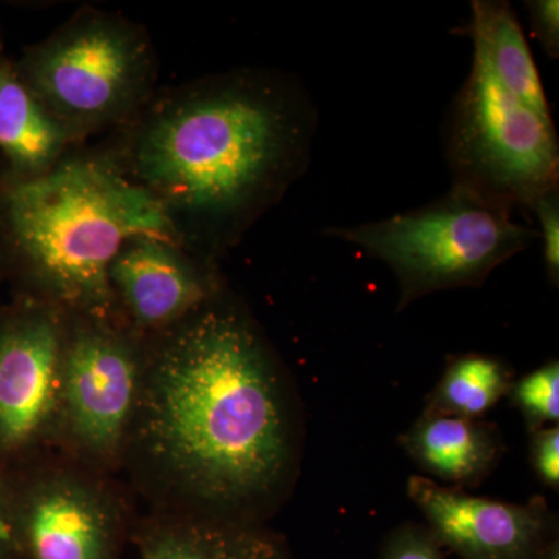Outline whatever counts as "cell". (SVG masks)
Returning a JSON list of instances; mask_svg holds the SVG:
<instances>
[{
    "label": "cell",
    "instance_id": "18",
    "mask_svg": "<svg viewBox=\"0 0 559 559\" xmlns=\"http://www.w3.org/2000/svg\"><path fill=\"white\" fill-rule=\"evenodd\" d=\"M532 212L538 218V238L543 241L544 264L555 286L559 282V187L540 197Z\"/></svg>",
    "mask_w": 559,
    "mask_h": 559
},
{
    "label": "cell",
    "instance_id": "7",
    "mask_svg": "<svg viewBox=\"0 0 559 559\" xmlns=\"http://www.w3.org/2000/svg\"><path fill=\"white\" fill-rule=\"evenodd\" d=\"M143 344L121 320L66 316L57 439L91 468L123 460Z\"/></svg>",
    "mask_w": 559,
    "mask_h": 559
},
{
    "label": "cell",
    "instance_id": "23",
    "mask_svg": "<svg viewBox=\"0 0 559 559\" xmlns=\"http://www.w3.org/2000/svg\"><path fill=\"white\" fill-rule=\"evenodd\" d=\"M540 559H559L558 540H551L549 547L544 551L543 558Z\"/></svg>",
    "mask_w": 559,
    "mask_h": 559
},
{
    "label": "cell",
    "instance_id": "3",
    "mask_svg": "<svg viewBox=\"0 0 559 559\" xmlns=\"http://www.w3.org/2000/svg\"><path fill=\"white\" fill-rule=\"evenodd\" d=\"M0 227L31 299L97 319L120 320L109 286L120 249L142 235L178 238L160 205L97 148L70 151L39 178H9Z\"/></svg>",
    "mask_w": 559,
    "mask_h": 559
},
{
    "label": "cell",
    "instance_id": "15",
    "mask_svg": "<svg viewBox=\"0 0 559 559\" xmlns=\"http://www.w3.org/2000/svg\"><path fill=\"white\" fill-rule=\"evenodd\" d=\"M457 32L473 39L474 50L485 58L492 75L511 95L540 116H551L538 68L509 2L474 0L469 24Z\"/></svg>",
    "mask_w": 559,
    "mask_h": 559
},
{
    "label": "cell",
    "instance_id": "14",
    "mask_svg": "<svg viewBox=\"0 0 559 559\" xmlns=\"http://www.w3.org/2000/svg\"><path fill=\"white\" fill-rule=\"evenodd\" d=\"M75 148L16 70L0 62V154L10 179L39 178Z\"/></svg>",
    "mask_w": 559,
    "mask_h": 559
},
{
    "label": "cell",
    "instance_id": "1",
    "mask_svg": "<svg viewBox=\"0 0 559 559\" xmlns=\"http://www.w3.org/2000/svg\"><path fill=\"white\" fill-rule=\"evenodd\" d=\"M164 514L253 521L293 469V421L277 359L224 289L145 337L123 459Z\"/></svg>",
    "mask_w": 559,
    "mask_h": 559
},
{
    "label": "cell",
    "instance_id": "20",
    "mask_svg": "<svg viewBox=\"0 0 559 559\" xmlns=\"http://www.w3.org/2000/svg\"><path fill=\"white\" fill-rule=\"evenodd\" d=\"M532 465L539 480L547 487H559V429L558 426L543 428L533 432Z\"/></svg>",
    "mask_w": 559,
    "mask_h": 559
},
{
    "label": "cell",
    "instance_id": "22",
    "mask_svg": "<svg viewBox=\"0 0 559 559\" xmlns=\"http://www.w3.org/2000/svg\"><path fill=\"white\" fill-rule=\"evenodd\" d=\"M14 540H16V532H14L13 496L0 477V559L10 558Z\"/></svg>",
    "mask_w": 559,
    "mask_h": 559
},
{
    "label": "cell",
    "instance_id": "21",
    "mask_svg": "<svg viewBox=\"0 0 559 559\" xmlns=\"http://www.w3.org/2000/svg\"><path fill=\"white\" fill-rule=\"evenodd\" d=\"M530 25L550 58L559 57V3L558 0H530Z\"/></svg>",
    "mask_w": 559,
    "mask_h": 559
},
{
    "label": "cell",
    "instance_id": "19",
    "mask_svg": "<svg viewBox=\"0 0 559 559\" xmlns=\"http://www.w3.org/2000/svg\"><path fill=\"white\" fill-rule=\"evenodd\" d=\"M382 559H444L432 533L406 524L390 535Z\"/></svg>",
    "mask_w": 559,
    "mask_h": 559
},
{
    "label": "cell",
    "instance_id": "8",
    "mask_svg": "<svg viewBox=\"0 0 559 559\" xmlns=\"http://www.w3.org/2000/svg\"><path fill=\"white\" fill-rule=\"evenodd\" d=\"M66 314L31 299L0 325V452L57 439Z\"/></svg>",
    "mask_w": 559,
    "mask_h": 559
},
{
    "label": "cell",
    "instance_id": "2",
    "mask_svg": "<svg viewBox=\"0 0 559 559\" xmlns=\"http://www.w3.org/2000/svg\"><path fill=\"white\" fill-rule=\"evenodd\" d=\"M318 123L299 79L242 68L156 92L97 150L218 264L307 173Z\"/></svg>",
    "mask_w": 559,
    "mask_h": 559
},
{
    "label": "cell",
    "instance_id": "13",
    "mask_svg": "<svg viewBox=\"0 0 559 559\" xmlns=\"http://www.w3.org/2000/svg\"><path fill=\"white\" fill-rule=\"evenodd\" d=\"M401 444L419 468L457 487L479 484L500 452L498 433L491 426L429 412H423Z\"/></svg>",
    "mask_w": 559,
    "mask_h": 559
},
{
    "label": "cell",
    "instance_id": "4",
    "mask_svg": "<svg viewBox=\"0 0 559 559\" xmlns=\"http://www.w3.org/2000/svg\"><path fill=\"white\" fill-rule=\"evenodd\" d=\"M58 124L79 146L128 123L156 95V47L145 28L84 9L31 47L17 69Z\"/></svg>",
    "mask_w": 559,
    "mask_h": 559
},
{
    "label": "cell",
    "instance_id": "16",
    "mask_svg": "<svg viewBox=\"0 0 559 559\" xmlns=\"http://www.w3.org/2000/svg\"><path fill=\"white\" fill-rule=\"evenodd\" d=\"M511 373L502 360L479 353L455 356L433 390L425 412L476 419L510 393Z\"/></svg>",
    "mask_w": 559,
    "mask_h": 559
},
{
    "label": "cell",
    "instance_id": "6",
    "mask_svg": "<svg viewBox=\"0 0 559 559\" xmlns=\"http://www.w3.org/2000/svg\"><path fill=\"white\" fill-rule=\"evenodd\" d=\"M443 130L452 186L511 210H532L540 197L558 189L554 119L511 95L477 50Z\"/></svg>",
    "mask_w": 559,
    "mask_h": 559
},
{
    "label": "cell",
    "instance_id": "12",
    "mask_svg": "<svg viewBox=\"0 0 559 559\" xmlns=\"http://www.w3.org/2000/svg\"><path fill=\"white\" fill-rule=\"evenodd\" d=\"M142 559H290L288 547L255 522L162 514L139 530Z\"/></svg>",
    "mask_w": 559,
    "mask_h": 559
},
{
    "label": "cell",
    "instance_id": "5",
    "mask_svg": "<svg viewBox=\"0 0 559 559\" xmlns=\"http://www.w3.org/2000/svg\"><path fill=\"white\" fill-rule=\"evenodd\" d=\"M506 205L463 187L425 207L388 219L330 227L329 237L384 261L400 285V310L437 290L476 288L492 271L530 248L538 230L518 223Z\"/></svg>",
    "mask_w": 559,
    "mask_h": 559
},
{
    "label": "cell",
    "instance_id": "9",
    "mask_svg": "<svg viewBox=\"0 0 559 559\" xmlns=\"http://www.w3.org/2000/svg\"><path fill=\"white\" fill-rule=\"evenodd\" d=\"M14 532L32 559H112L119 503L91 473L50 466L13 498Z\"/></svg>",
    "mask_w": 559,
    "mask_h": 559
},
{
    "label": "cell",
    "instance_id": "11",
    "mask_svg": "<svg viewBox=\"0 0 559 559\" xmlns=\"http://www.w3.org/2000/svg\"><path fill=\"white\" fill-rule=\"evenodd\" d=\"M407 492L437 543L462 559H540L551 543L543 500L520 506L476 498L423 476L411 477Z\"/></svg>",
    "mask_w": 559,
    "mask_h": 559
},
{
    "label": "cell",
    "instance_id": "17",
    "mask_svg": "<svg viewBox=\"0 0 559 559\" xmlns=\"http://www.w3.org/2000/svg\"><path fill=\"white\" fill-rule=\"evenodd\" d=\"M514 406L524 415L532 432L559 419V364L550 360L511 385Z\"/></svg>",
    "mask_w": 559,
    "mask_h": 559
},
{
    "label": "cell",
    "instance_id": "10",
    "mask_svg": "<svg viewBox=\"0 0 559 559\" xmlns=\"http://www.w3.org/2000/svg\"><path fill=\"white\" fill-rule=\"evenodd\" d=\"M109 286L121 322L142 337L170 329L223 290L218 264L167 235L128 241L110 264Z\"/></svg>",
    "mask_w": 559,
    "mask_h": 559
}]
</instances>
